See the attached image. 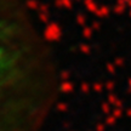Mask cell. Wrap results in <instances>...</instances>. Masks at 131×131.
<instances>
[{
    "instance_id": "1",
    "label": "cell",
    "mask_w": 131,
    "mask_h": 131,
    "mask_svg": "<svg viewBox=\"0 0 131 131\" xmlns=\"http://www.w3.org/2000/svg\"><path fill=\"white\" fill-rule=\"evenodd\" d=\"M51 44L27 0H0V131H30L61 80Z\"/></svg>"
}]
</instances>
